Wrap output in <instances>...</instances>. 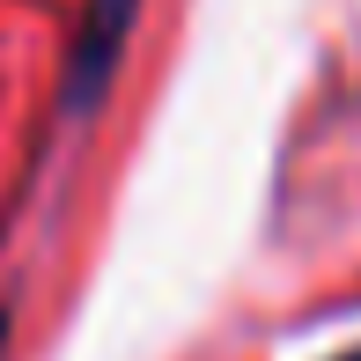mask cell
<instances>
[{
	"mask_svg": "<svg viewBox=\"0 0 361 361\" xmlns=\"http://www.w3.org/2000/svg\"><path fill=\"white\" fill-rule=\"evenodd\" d=\"M126 8H133V0H96L89 30H81V74H74V96H89L96 74L111 67V52H118V30H126Z\"/></svg>",
	"mask_w": 361,
	"mask_h": 361,
	"instance_id": "1",
	"label": "cell"
},
{
	"mask_svg": "<svg viewBox=\"0 0 361 361\" xmlns=\"http://www.w3.org/2000/svg\"><path fill=\"white\" fill-rule=\"evenodd\" d=\"M347 361H361V354H347Z\"/></svg>",
	"mask_w": 361,
	"mask_h": 361,
	"instance_id": "2",
	"label": "cell"
}]
</instances>
